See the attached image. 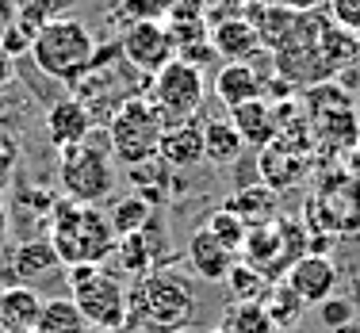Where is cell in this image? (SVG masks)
I'll return each mask as SVG.
<instances>
[{"label":"cell","mask_w":360,"mask_h":333,"mask_svg":"<svg viewBox=\"0 0 360 333\" xmlns=\"http://www.w3.org/2000/svg\"><path fill=\"white\" fill-rule=\"evenodd\" d=\"M303 245H307V230L299 218H272L264 226H250L242 245V261L253 264L257 272H264L269 280L284 276L288 264L295 257H303Z\"/></svg>","instance_id":"ba28073f"},{"label":"cell","mask_w":360,"mask_h":333,"mask_svg":"<svg viewBox=\"0 0 360 333\" xmlns=\"http://www.w3.org/2000/svg\"><path fill=\"white\" fill-rule=\"evenodd\" d=\"M15 169H20V142L12 134H0V195L12 188Z\"/></svg>","instance_id":"4dcf8cb0"},{"label":"cell","mask_w":360,"mask_h":333,"mask_svg":"<svg viewBox=\"0 0 360 333\" xmlns=\"http://www.w3.org/2000/svg\"><path fill=\"white\" fill-rule=\"evenodd\" d=\"M284 280L307 306H319L330 295H338V284H341L338 264L326 257V253H303V257H295L288 264Z\"/></svg>","instance_id":"8fae6325"},{"label":"cell","mask_w":360,"mask_h":333,"mask_svg":"<svg viewBox=\"0 0 360 333\" xmlns=\"http://www.w3.org/2000/svg\"><path fill=\"white\" fill-rule=\"evenodd\" d=\"M58 268H65V264L58 261L50 237H27V242H20L12 249V257H8V276H12V284H31L35 287L39 280L58 276Z\"/></svg>","instance_id":"5bb4252c"},{"label":"cell","mask_w":360,"mask_h":333,"mask_svg":"<svg viewBox=\"0 0 360 333\" xmlns=\"http://www.w3.org/2000/svg\"><path fill=\"white\" fill-rule=\"evenodd\" d=\"M108 150L115 157V165L131 169V165H142V161L158 157V142H161V131H165V119L161 111L153 107L150 96H127L123 104L111 111L108 119Z\"/></svg>","instance_id":"5b68a950"},{"label":"cell","mask_w":360,"mask_h":333,"mask_svg":"<svg viewBox=\"0 0 360 333\" xmlns=\"http://www.w3.org/2000/svg\"><path fill=\"white\" fill-rule=\"evenodd\" d=\"M176 333H192V329H176Z\"/></svg>","instance_id":"f35d334b"},{"label":"cell","mask_w":360,"mask_h":333,"mask_svg":"<svg viewBox=\"0 0 360 333\" xmlns=\"http://www.w3.org/2000/svg\"><path fill=\"white\" fill-rule=\"evenodd\" d=\"M65 284H70V299L81 306L89 326L96 333H127V318H131V287L111 272L108 264H77L65 268Z\"/></svg>","instance_id":"277c9868"},{"label":"cell","mask_w":360,"mask_h":333,"mask_svg":"<svg viewBox=\"0 0 360 333\" xmlns=\"http://www.w3.org/2000/svg\"><path fill=\"white\" fill-rule=\"evenodd\" d=\"M215 96L222 107H238V104H250V100L264 96V84L261 77H257V70L250 62H226L215 77Z\"/></svg>","instance_id":"ffe728a7"},{"label":"cell","mask_w":360,"mask_h":333,"mask_svg":"<svg viewBox=\"0 0 360 333\" xmlns=\"http://www.w3.org/2000/svg\"><path fill=\"white\" fill-rule=\"evenodd\" d=\"M119 54L127 58V65H134L139 73L153 77L158 70H165V65L176 58L173 31H169V23H161V20L127 23L123 39H119Z\"/></svg>","instance_id":"9c48e42d"},{"label":"cell","mask_w":360,"mask_h":333,"mask_svg":"<svg viewBox=\"0 0 360 333\" xmlns=\"http://www.w3.org/2000/svg\"><path fill=\"white\" fill-rule=\"evenodd\" d=\"M50 20H58V0H20V4H15V27L27 31L31 39H35Z\"/></svg>","instance_id":"4316f807"},{"label":"cell","mask_w":360,"mask_h":333,"mask_svg":"<svg viewBox=\"0 0 360 333\" xmlns=\"http://www.w3.org/2000/svg\"><path fill=\"white\" fill-rule=\"evenodd\" d=\"M272 4L288 8V12H299V15H307V12H314V8L322 4V0H272Z\"/></svg>","instance_id":"836d02e7"},{"label":"cell","mask_w":360,"mask_h":333,"mask_svg":"<svg viewBox=\"0 0 360 333\" xmlns=\"http://www.w3.org/2000/svg\"><path fill=\"white\" fill-rule=\"evenodd\" d=\"M307 169H311L307 146H299L291 138H280V134L272 142H264L261 153H257V176H261V184L276 188V192L295 188L307 176Z\"/></svg>","instance_id":"30bf717a"},{"label":"cell","mask_w":360,"mask_h":333,"mask_svg":"<svg viewBox=\"0 0 360 333\" xmlns=\"http://www.w3.org/2000/svg\"><path fill=\"white\" fill-rule=\"evenodd\" d=\"M207 333H226V329H222V326H215V329H207Z\"/></svg>","instance_id":"74e56055"},{"label":"cell","mask_w":360,"mask_h":333,"mask_svg":"<svg viewBox=\"0 0 360 333\" xmlns=\"http://www.w3.org/2000/svg\"><path fill=\"white\" fill-rule=\"evenodd\" d=\"M219 326L226 333H280L276 322L269 318V311L261 306V299H230Z\"/></svg>","instance_id":"cb8c5ba5"},{"label":"cell","mask_w":360,"mask_h":333,"mask_svg":"<svg viewBox=\"0 0 360 333\" xmlns=\"http://www.w3.org/2000/svg\"><path fill=\"white\" fill-rule=\"evenodd\" d=\"M195 284L184 276L180 268H161L146 272V276L134 280L131 287V318H127V329L134 333H176L188 329L195 318Z\"/></svg>","instance_id":"7a4b0ae2"},{"label":"cell","mask_w":360,"mask_h":333,"mask_svg":"<svg viewBox=\"0 0 360 333\" xmlns=\"http://www.w3.org/2000/svg\"><path fill=\"white\" fill-rule=\"evenodd\" d=\"M46 237L65 268L108 264L119 249V234L111 226L108 211L100 203H77L70 195H58L50 222H46Z\"/></svg>","instance_id":"6da1fadb"},{"label":"cell","mask_w":360,"mask_h":333,"mask_svg":"<svg viewBox=\"0 0 360 333\" xmlns=\"http://www.w3.org/2000/svg\"><path fill=\"white\" fill-rule=\"evenodd\" d=\"M150 100L153 107L161 111V119L169 123H192L200 115L203 100H207V81H203V70L188 58H173L165 70L153 73L150 84Z\"/></svg>","instance_id":"52a82bcc"},{"label":"cell","mask_w":360,"mask_h":333,"mask_svg":"<svg viewBox=\"0 0 360 333\" xmlns=\"http://www.w3.org/2000/svg\"><path fill=\"white\" fill-rule=\"evenodd\" d=\"M35 333H96V329L89 326V318L70 295H54V299H42Z\"/></svg>","instance_id":"7402d4cb"},{"label":"cell","mask_w":360,"mask_h":333,"mask_svg":"<svg viewBox=\"0 0 360 333\" xmlns=\"http://www.w3.org/2000/svg\"><path fill=\"white\" fill-rule=\"evenodd\" d=\"M42 126H46L50 146H54V150H70V146H77V142L92 138L96 119H92V111L84 107L77 96H62V100H54V104L46 107Z\"/></svg>","instance_id":"4fadbf2b"},{"label":"cell","mask_w":360,"mask_h":333,"mask_svg":"<svg viewBox=\"0 0 360 333\" xmlns=\"http://www.w3.org/2000/svg\"><path fill=\"white\" fill-rule=\"evenodd\" d=\"M203 226H207L222 245H230V249L242 257V245H245V234H250V226L242 222V215H238V211H230L226 203H222V207H215L207 218H203Z\"/></svg>","instance_id":"484cf974"},{"label":"cell","mask_w":360,"mask_h":333,"mask_svg":"<svg viewBox=\"0 0 360 333\" xmlns=\"http://www.w3.org/2000/svg\"><path fill=\"white\" fill-rule=\"evenodd\" d=\"M200 126H203V161H211V165H219V169H230V165L242 161L245 142H242V134H238V126L230 123V115L203 119Z\"/></svg>","instance_id":"d6986e66"},{"label":"cell","mask_w":360,"mask_h":333,"mask_svg":"<svg viewBox=\"0 0 360 333\" xmlns=\"http://www.w3.org/2000/svg\"><path fill=\"white\" fill-rule=\"evenodd\" d=\"M58 184L77 203H104L115 192V157L108 146L84 138L70 150H58Z\"/></svg>","instance_id":"8992f818"},{"label":"cell","mask_w":360,"mask_h":333,"mask_svg":"<svg viewBox=\"0 0 360 333\" xmlns=\"http://www.w3.org/2000/svg\"><path fill=\"white\" fill-rule=\"evenodd\" d=\"M322 8L338 27L360 35V0H322Z\"/></svg>","instance_id":"f546056e"},{"label":"cell","mask_w":360,"mask_h":333,"mask_svg":"<svg viewBox=\"0 0 360 333\" xmlns=\"http://www.w3.org/2000/svg\"><path fill=\"white\" fill-rule=\"evenodd\" d=\"M42 311V295L31 284H8L0 287V329L4 333H27L35 329Z\"/></svg>","instance_id":"e0dca14e"},{"label":"cell","mask_w":360,"mask_h":333,"mask_svg":"<svg viewBox=\"0 0 360 333\" xmlns=\"http://www.w3.org/2000/svg\"><path fill=\"white\" fill-rule=\"evenodd\" d=\"M153 215H158V207H153L150 200H142L139 192L123 195V200H115L108 207V218H111V226H115L119 237H131V234H139V230H146L153 222Z\"/></svg>","instance_id":"d4e9b609"},{"label":"cell","mask_w":360,"mask_h":333,"mask_svg":"<svg viewBox=\"0 0 360 333\" xmlns=\"http://www.w3.org/2000/svg\"><path fill=\"white\" fill-rule=\"evenodd\" d=\"M261 306L269 311V318L276 322L280 333H284V329H295V322L303 318V311H307V303H303L295 292H291V284H288L284 276L269 280V287H264V295H261Z\"/></svg>","instance_id":"603a6c76"},{"label":"cell","mask_w":360,"mask_h":333,"mask_svg":"<svg viewBox=\"0 0 360 333\" xmlns=\"http://www.w3.org/2000/svg\"><path fill=\"white\" fill-rule=\"evenodd\" d=\"M8 237H12V207L0 200V253L8 249Z\"/></svg>","instance_id":"d6a6232c"},{"label":"cell","mask_w":360,"mask_h":333,"mask_svg":"<svg viewBox=\"0 0 360 333\" xmlns=\"http://www.w3.org/2000/svg\"><path fill=\"white\" fill-rule=\"evenodd\" d=\"M0 115H4V89H0Z\"/></svg>","instance_id":"8d00e7d4"},{"label":"cell","mask_w":360,"mask_h":333,"mask_svg":"<svg viewBox=\"0 0 360 333\" xmlns=\"http://www.w3.org/2000/svg\"><path fill=\"white\" fill-rule=\"evenodd\" d=\"M96 54H100L96 35L89 31V23L73 20V15L50 20L46 27L31 39V62H35L46 77L65 81V84L81 81V77L92 70Z\"/></svg>","instance_id":"3957f363"},{"label":"cell","mask_w":360,"mask_h":333,"mask_svg":"<svg viewBox=\"0 0 360 333\" xmlns=\"http://www.w3.org/2000/svg\"><path fill=\"white\" fill-rule=\"evenodd\" d=\"M158 157L165 161L169 169L176 173H188V169L203 165V126L195 123H169L161 131V142H158Z\"/></svg>","instance_id":"9a60e30c"},{"label":"cell","mask_w":360,"mask_h":333,"mask_svg":"<svg viewBox=\"0 0 360 333\" xmlns=\"http://www.w3.org/2000/svg\"><path fill=\"white\" fill-rule=\"evenodd\" d=\"M184 261H188V272L203 284H226L230 268L238 264V253L230 245H222L207 226H195L188 234V245H184Z\"/></svg>","instance_id":"7c38bea8"},{"label":"cell","mask_w":360,"mask_h":333,"mask_svg":"<svg viewBox=\"0 0 360 333\" xmlns=\"http://www.w3.org/2000/svg\"><path fill=\"white\" fill-rule=\"evenodd\" d=\"M211 50L222 54L226 62H250V58L261 50V31L253 27V20H222L211 27Z\"/></svg>","instance_id":"ac0fdd59"},{"label":"cell","mask_w":360,"mask_h":333,"mask_svg":"<svg viewBox=\"0 0 360 333\" xmlns=\"http://www.w3.org/2000/svg\"><path fill=\"white\" fill-rule=\"evenodd\" d=\"M226 115H230V123L238 126L242 142L253 146V150H261L264 142H272L280 134V115H276V107H272V100H264V96L250 100V104L230 107Z\"/></svg>","instance_id":"2e32d148"},{"label":"cell","mask_w":360,"mask_h":333,"mask_svg":"<svg viewBox=\"0 0 360 333\" xmlns=\"http://www.w3.org/2000/svg\"><path fill=\"white\" fill-rule=\"evenodd\" d=\"M319 318H322L326 329H338V326H345V322L356 318V306H353V299H345V295H330L326 303H319Z\"/></svg>","instance_id":"f1b7e54d"},{"label":"cell","mask_w":360,"mask_h":333,"mask_svg":"<svg viewBox=\"0 0 360 333\" xmlns=\"http://www.w3.org/2000/svg\"><path fill=\"white\" fill-rule=\"evenodd\" d=\"M345 173L353 176L356 184H360V142H356V146H353V150L345 153Z\"/></svg>","instance_id":"e575fe53"},{"label":"cell","mask_w":360,"mask_h":333,"mask_svg":"<svg viewBox=\"0 0 360 333\" xmlns=\"http://www.w3.org/2000/svg\"><path fill=\"white\" fill-rule=\"evenodd\" d=\"M226 287L234 292V299H261L264 287H269V276L238 257V264L230 268V276H226Z\"/></svg>","instance_id":"83f0119b"},{"label":"cell","mask_w":360,"mask_h":333,"mask_svg":"<svg viewBox=\"0 0 360 333\" xmlns=\"http://www.w3.org/2000/svg\"><path fill=\"white\" fill-rule=\"evenodd\" d=\"M12 81H15V58L0 46V89H8Z\"/></svg>","instance_id":"1f68e13d"},{"label":"cell","mask_w":360,"mask_h":333,"mask_svg":"<svg viewBox=\"0 0 360 333\" xmlns=\"http://www.w3.org/2000/svg\"><path fill=\"white\" fill-rule=\"evenodd\" d=\"M226 207L238 211L245 226H264V222L276 218L280 200H276V188H269V184H242L226 200Z\"/></svg>","instance_id":"44dd1931"},{"label":"cell","mask_w":360,"mask_h":333,"mask_svg":"<svg viewBox=\"0 0 360 333\" xmlns=\"http://www.w3.org/2000/svg\"><path fill=\"white\" fill-rule=\"evenodd\" d=\"M333 333H360V322L353 318V322H345V326H338V329H333Z\"/></svg>","instance_id":"d590c367"}]
</instances>
